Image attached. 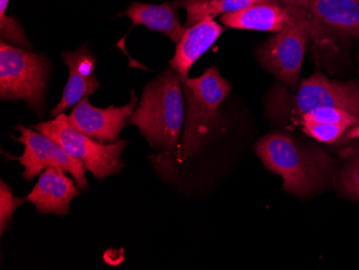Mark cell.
<instances>
[{"mask_svg":"<svg viewBox=\"0 0 359 270\" xmlns=\"http://www.w3.org/2000/svg\"><path fill=\"white\" fill-rule=\"evenodd\" d=\"M0 224H1V234L5 233L9 227L10 220L15 212L16 209L22 203L28 201L27 198H19L12 194L9 185L6 184L3 180L0 183Z\"/></svg>","mask_w":359,"mask_h":270,"instance_id":"obj_20","label":"cell"},{"mask_svg":"<svg viewBox=\"0 0 359 270\" xmlns=\"http://www.w3.org/2000/svg\"><path fill=\"white\" fill-rule=\"evenodd\" d=\"M184 93L181 76L175 70L145 86L138 107L128 120L157 149L173 153L185 122Z\"/></svg>","mask_w":359,"mask_h":270,"instance_id":"obj_3","label":"cell"},{"mask_svg":"<svg viewBox=\"0 0 359 270\" xmlns=\"http://www.w3.org/2000/svg\"><path fill=\"white\" fill-rule=\"evenodd\" d=\"M64 169L48 167L41 173L39 181L27 196L40 213H53L64 217L70 210V203L78 196L74 181Z\"/></svg>","mask_w":359,"mask_h":270,"instance_id":"obj_12","label":"cell"},{"mask_svg":"<svg viewBox=\"0 0 359 270\" xmlns=\"http://www.w3.org/2000/svg\"><path fill=\"white\" fill-rule=\"evenodd\" d=\"M308 9L330 39L334 35L359 39V0H311Z\"/></svg>","mask_w":359,"mask_h":270,"instance_id":"obj_13","label":"cell"},{"mask_svg":"<svg viewBox=\"0 0 359 270\" xmlns=\"http://www.w3.org/2000/svg\"><path fill=\"white\" fill-rule=\"evenodd\" d=\"M137 97L132 92V100L121 108L110 106L107 109L96 108L88 98L81 100L68 116L70 124L86 136L102 144H116L123 128L134 114Z\"/></svg>","mask_w":359,"mask_h":270,"instance_id":"obj_9","label":"cell"},{"mask_svg":"<svg viewBox=\"0 0 359 270\" xmlns=\"http://www.w3.org/2000/svg\"><path fill=\"white\" fill-rule=\"evenodd\" d=\"M0 36L3 41L23 46L24 49H30L29 41L26 38L25 32L19 21L13 17L5 15L0 17Z\"/></svg>","mask_w":359,"mask_h":270,"instance_id":"obj_21","label":"cell"},{"mask_svg":"<svg viewBox=\"0 0 359 270\" xmlns=\"http://www.w3.org/2000/svg\"><path fill=\"white\" fill-rule=\"evenodd\" d=\"M304 122L327 123V124L359 127V116L344 109L320 108L304 114L300 120L299 126Z\"/></svg>","mask_w":359,"mask_h":270,"instance_id":"obj_18","label":"cell"},{"mask_svg":"<svg viewBox=\"0 0 359 270\" xmlns=\"http://www.w3.org/2000/svg\"><path fill=\"white\" fill-rule=\"evenodd\" d=\"M18 130L21 133V137L14 140L23 144L24 153L16 160L25 168L23 176L26 180H32L48 167H57L70 173L82 191L88 189L86 168L83 163L46 135L26 128L23 125H19Z\"/></svg>","mask_w":359,"mask_h":270,"instance_id":"obj_8","label":"cell"},{"mask_svg":"<svg viewBox=\"0 0 359 270\" xmlns=\"http://www.w3.org/2000/svg\"><path fill=\"white\" fill-rule=\"evenodd\" d=\"M320 108L344 109L359 116V84L336 81L316 72L296 90L276 84L265 98L267 118L287 130L299 126L304 114Z\"/></svg>","mask_w":359,"mask_h":270,"instance_id":"obj_2","label":"cell"},{"mask_svg":"<svg viewBox=\"0 0 359 270\" xmlns=\"http://www.w3.org/2000/svg\"><path fill=\"white\" fill-rule=\"evenodd\" d=\"M32 130L57 141L69 154L83 163L86 168L98 180L120 173L124 167L121 156L128 144L126 140H118L116 144H102L74 128L66 114L39 123L32 126Z\"/></svg>","mask_w":359,"mask_h":270,"instance_id":"obj_7","label":"cell"},{"mask_svg":"<svg viewBox=\"0 0 359 270\" xmlns=\"http://www.w3.org/2000/svg\"><path fill=\"white\" fill-rule=\"evenodd\" d=\"M224 27L215 19H205L187 27L184 35L177 43L170 66L182 78L189 76L191 68L223 34Z\"/></svg>","mask_w":359,"mask_h":270,"instance_id":"obj_14","label":"cell"},{"mask_svg":"<svg viewBox=\"0 0 359 270\" xmlns=\"http://www.w3.org/2000/svg\"><path fill=\"white\" fill-rule=\"evenodd\" d=\"M262 162L283 179V189L308 197L327 187L334 177V161L316 144L285 133H271L255 146Z\"/></svg>","mask_w":359,"mask_h":270,"instance_id":"obj_1","label":"cell"},{"mask_svg":"<svg viewBox=\"0 0 359 270\" xmlns=\"http://www.w3.org/2000/svg\"><path fill=\"white\" fill-rule=\"evenodd\" d=\"M276 3L283 4V5L294 6V7L306 8L308 9L311 0H274Z\"/></svg>","mask_w":359,"mask_h":270,"instance_id":"obj_22","label":"cell"},{"mask_svg":"<svg viewBox=\"0 0 359 270\" xmlns=\"http://www.w3.org/2000/svg\"><path fill=\"white\" fill-rule=\"evenodd\" d=\"M341 193L344 196L359 201V150L348 158L339 175Z\"/></svg>","mask_w":359,"mask_h":270,"instance_id":"obj_19","label":"cell"},{"mask_svg":"<svg viewBox=\"0 0 359 270\" xmlns=\"http://www.w3.org/2000/svg\"><path fill=\"white\" fill-rule=\"evenodd\" d=\"M182 7L181 1L149 5V4L135 3L125 10L118 17L129 18L134 26L143 25L151 30L164 34L171 41L177 43L184 35L187 27L180 22L177 9Z\"/></svg>","mask_w":359,"mask_h":270,"instance_id":"obj_15","label":"cell"},{"mask_svg":"<svg viewBox=\"0 0 359 270\" xmlns=\"http://www.w3.org/2000/svg\"><path fill=\"white\" fill-rule=\"evenodd\" d=\"M187 11L185 27H191L205 19H215L223 14L241 11L257 5H273L274 0H182Z\"/></svg>","mask_w":359,"mask_h":270,"instance_id":"obj_16","label":"cell"},{"mask_svg":"<svg viewBox=\"0 0 359 270\" xmlns=\"http://www.w3.org/2000/svg\"><path fill=\"white\" fill-rule=\"evenodd\" d=\"M312 40L323 48L334 46V41L318 25L311 14L292 27L274 34L256 50L260 64L287 86L290 90L298 88L306 44Z\"/></svg>","mask_w":359,"mask_h":270,"instance_id":"obj_5","label":"cell"},{"mask_svg":"<svg viewBox=\"0 0 359 270\" xmlns=\"http://www.w3.org/2000/svg\"><path fill=\"white\" fill-rule=\"evenodd\" d=\"M62 58L65 65L69 69V78L65 86L62 100L52 110L53 118L64 114L68 108L94 94L100 88V83L95 76L96 60L88 46L84 44L74 52H64Z\"/></svg>","mask_w":359,"mask_h":270,"instance_id":"obj_11","label":"cell"},{"mask_svg":"<svg viewBox=\"0 0 359 270\" xmlns=\"http://www.w3.org/2000/svg\"><path fill=\"white\" fill-rule=\"evenodd\" d=\"M50 74L46 56L19 49L7 42L0 44V97L24 100L37 114L43 112Z\"/></svg>","mask_w":359,"mask_h":270,"instance_id":"obj_6","label":"cell"},{"mask_svg":"<svg viewBox=\"0 0 359 270\" xmlns=\"http://www.w3.org/2000/svg\"><path fill=\"white\" fill-rule=\"evenodd\" d=\"M358 60H359V58H358Z\"/></svg>","mask_w":359,"mask_h":270,"instance_id":"obj_23","label":"cell"},{"mask_svg":"<svg viewBox=\"0 0 359 270\" xmlns=\"http://www.w3.org/2000/svg\"><path fill=\"white\" fill-rule=\"evenodd\" d=\"M181 81L187 111L177 160L184 162L197 154L219 130L222 123L219 109L231 93V86L215 66L197 78L181 76Z\"/></svg>","mask_w":359,"mask_h":270,"instance_id":"obj_4","label":"cell"},{"mask_svg":"<svg viewBox=\"0 0 359 270\" xmlns=\"http://www.w3.org/2000/svg\"><path fill=\"white\" fill-rule=\"evenodd\" d=\"M299 127L306 136L324 144H344L359 138V127L314 122L302 123Z\"/></svg>","mask_w":359,"mask_h":270,"instance_id":"obj_17","label":"cell"},{"mask_svg":"<svg viewBox=\"0 0 359 270\" xmlns=\"http://www.w3.org/2000/svg\"><path fill=\"white\" fill-rule=\"evenodd\" d=\"M309 15L310 12L306 8L273 4L253 6L241 11L223 14L219 21L227 27L236 29L276 34L300 23Z\"/></svg>","mask_w":359,"mask_h":270,"instance_id":"obj_10","label":"cell"}]
</instances>
